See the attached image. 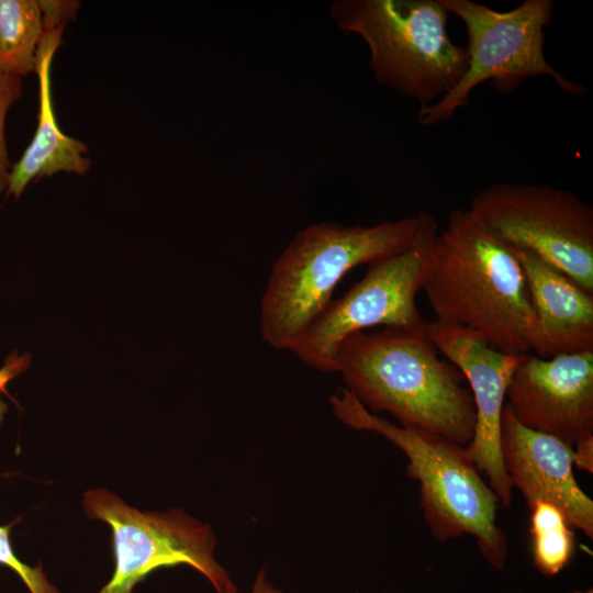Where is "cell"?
Masks as SVG:
<instances>
[{
  "label": "cell",
  "mask_w": 593,
  "mask_h": 593,
  "mask_svg": "<svg viewBox=\"0 0 593 593\" xmlns=\"http://www.w3.org/2000/svg\"><path fill=\"white\" fill-rule=\"evenodd\" d=\"M427 324L347 336L336 350L334 372L370 412H387L399 425L466 446L474 433V402L463 374L429 337Z\"/></svg>",
  "instance_id": "obj_1"
},
{
  "label": "cell",
  "mask_w": 593,
  "mask_h": 593,
  "mask_svg": "<svg viewBox=\"0 0 593 593\" xmlns=\"http://www.w3.org/2000/svg\"><path fill=\"white\" fill-rule=\"evenodd\" d=\"M422 290L436 320L466 327L504 354L532 350L535 314L523 267L467 209L454 210L438 233Z\"/></svg>",
  "instance_id": "obj_2"
},
{
  "label": "cell",
  "mask_w": 593,
  "mask_h": 593,
  "mask_svg": "<svg viewBox=\"0 0 593 593\" xmlns=\"http://www.w3.org/2000/svg\"><path fill=\"white\" fill-rule=\"evenodd\" d=\"M418 224L416 214L369 226L321 222L298 232L273 262L260 300L264 340L291 350L348 271L407 249Z\"/></svg>",
  "instance_id": "obj_3"
},
{
  "label": "cell",
  "mask_w": 593,
  "mask_h": 593,
  "mask_svg": "<svg viewBox=\"0 0 593 593\" xmlns=\"http://www.w3.org/2000/svg\"><path fill=\"white\" fill-rule=\"evenodd\" d=\"M329 404L342 423L357 430L377 433L405 454L407 475L419 484L423 518L437 541L470 535L488 564L497 571L504 569L508 540L496 523L499 502L463 445L391 423L367 410L346 388L333 393Z\"/></svg>",
  "instance_id": "obj_4"
},
{
  "label": "cell",
  "mask_w": 593,
  "mask_h": 593,
  "mask_svg": "<svg viewBox=\"0 0 593 593\" xmlns=\"http://www.w3.org/2000/svg\"><path fill=\"white\" fill-rule=\"evenodd\" d=\"M331 13L367 44L376 80L421 107L448 94L466 72L467 49L450 38L441 0H337Z\"/></svg>",
  "instance_id": "obj_5"
},
{
  "label": "cell",
  "mask_w": 593,
  "mask_h": 593,
  "mask_svg": "<svg viewBox=\"0 0 593 593\" xmlns=\"http://www.w3.org/2000/svg\"><path fill=\"white\" fill-rule=\"evenodd\" d=\"M441 2L448 14L465 25L468 64L463 77L448 94L419 107L421 125L449 120L467 105L472 90L489 80L501 92H511L528 78L546 76L567 93H585L581 83L566 78L545 56V27L553 16L552 0H525L508 11H496L472 0Z\"/></svg>",
  "instance_id": "obj_6"
},
{
  "label": "cell",
  "mask_w": 593,
  "mask_h": 593,
  "mask_svg": "<svg viewBox=\"0 0 593 593\" xmlns=\"http://www.w3.org/2000/svg\"><path fill=\"white\" fill-rule=\"evenodd\" d=\"M490 236L525 251L593 293V206L575 193L529 183H495L467 209Z\"/></svg>",
  "instance_id": "obj_7"
},
{
  "label": "cell",
  "mask_w": 593,
  "mask_h": 593,
  "mask_svg": "<svg viewBox=\"0 0 593 593\" xmlns=\"http://www.w3.org/2000/svg\"><path fill=\"white\" fill-rule=\"evenodd\" d=\"M418 230L404 251L368 265L365 276L342 298L332 300L292 351L307 366L334 372L335 354L349 335L374 326L411 327L425 321L416 305L429 271L438 225L418 212Z\"/></svg>",
  "instance_id": "obj_8"
},
{
  "label": "cell",
  "mask_w": 593,
  "mask_h": 593,
  "mask_svg": "<svg viewBox=\"0 0 593 593\" xmlns=\"http://www.w3.org/2000/svg\"><path fill=\"white\" fill-rule=\"evenodd\" d=\"M82 507L90 519L102 521L112 530L114 572L98 593H133L153 571L177 564L202 573L216 593H237L214 558L216 539L211 526L184 511L142 512L105 489L87 491Z\"/></svg>",
  "instance_id": "obj_9"
},
{
  "label": "cell",
  "mask_w": 593,
  "mask_h": 593,
  "mask_svg": "<svg viewBox=\"0 0 593 593\" xmlns=\"http://www.w3.org/2000/svg\"><path fill=\"white\" fill-rule=\"evenodd\" d=\"M429 337L439 353L463 374L475 406L472 439L465 446L469 459L495 494L499 506L512 504L513 488L501 454V418L505 392L523 355L489 346L477 333L438 320L428 321Z\"/></svg>",
  "instance_id": "obj_10"
},
{
  "label": "cell",
  "mask_w": 593,
  "mask_h": 593,
  "mask_svg": "<svg viewBox=\"0 0 593 593\" xmlns=\"http://www.w3.org/2000/svg\"><path fill=\"white\" fill-rule=\"evenodd\" d=\"M505 405L523 426L569 446L593 435V351L549 359L523 355Z\"/></svg>",
  "instance_id": "obj_11"
},
{
  "label": "cell",
  "mask_w": 593,
  "mask_h": 593,
  "mask_svg": "<svg viewBox=\"0 0 593 593\" xmlns=\"http://www.w3.org/2000/svg\"><path fill=\"white\" fill-rule=\"evenodd\" d=\"M501 454L512 488L528 510L538 501L557 505L573 529L593 538V501L573 473L572 446L519 424L504 404Z\"/></svg>",
  "instance_id": "obj_12"
},
{
  "label": "cell",
  "mask_w": 593,
  "mask_h": 593,
  "mask_svg": "<svg viewBox=\"0 0 593 593\" xmlns=\"http://www.w3.org/2000/svg\"><path fill=\"white\" fill-rule=\"evenodd\" d=\"M514 253L523 267L535 314V356L549 359L593 351V293L536 256Z\"/></svg>",
  "instance_id": "obj_13"
},
{
  "label": "cell",
  "mask_w": 593,
  "mask_h": 593,
  "mask_svg": "<svg viewBox=\"0 0 593 593\" xmlns=\"http://www.w3.org/2000/svg\"><path fill=\"white\" fill-rule=\"evenodd\" d=\"M65 27L45 30L37 51L35 72L40 86V111L34 137L9 175L7 195L15 199L35 179L58 172L86 174L91 159L81 141L61 132L53 108L51 70Z\"/></svg>",
  "instance_id": "obj_14"
},
{
  "label": "cell",
  "mask_w": 593,
  "mask_h": 593,
  "mask_svg": "<svg viewBox=\"0 0 593 593\" xmlns=\"http://www.w3.org/2000/svg\"><path fill=\"white\" fill-rule=\"evenodd\" d=\"M43 35L38 1L0 0V72L22 78L35 71Z\"/></svg>",
  "instance_id": "obj_15"
},
{
  "label": "cell",
  "mask_w": 593,
  "mask_h": 593,
  "mask_svg": "<svg viewBox=\"0 0 593 593\" xmlns=\"http://www.w3.org/2000/svg\"><path fill=\"white\" fill-rule=\"evenodd\" d=\"M530 550L538 572L560 573L574 552V533L564 513L553 503L538 501L530 508Z\"/></svg>",
  "instance_id": "obj_16"
},
{
  "label": "cell",
  "mask_w": 593,
  "mask_h": 593,
  "mask_svg": "<svg viewBox=\"0 0 593 593\" xmlns=\"http://www.w3.org/2000/svg\"><path fill=\"white\" fill-rule=\"evenodd\" d=\"M12 525L0 526V564L14 571L30 593H60L48 580L41 562L31 567L15 556L9 539Z\"/></svg>",
  "instance_id": "obj_17"
},
{
  "label": "cell",
  "mask_w": 593,
  "mask_h": 593,
  "mask_svg": "<svg viewBox=\"0 0 593 593\" xmlns=\"http://www.w3.org/2000/svg\"><path fill=\"white\" fill-rule=\"evenodd\" d=\"M22 78L0 72V194L8 190L11 164L5 142V120L10 108L21 98Z\"/></svg>",
  "instance_id": "obj_18"
},
{
  "label": "cell",
  "mask_w": 593,
  "mask_h": 593,
  "mask_svg": "<svg viewBox=\"0 0 593 593\" xmlns=\"http://www.w3.org/2000/svg\"><path fill=\"white\" fill-rule=\"evenodd\" d=\"M43 14V25L45 30L65 27L69 20H72L79 8V2L75 1H38Z\"/></svg>",
  "instance_id": "obj_19"
},
{
  "label": "cell",
  "mask_w": 593,
  "mask_h": 593,
  "mask_svg": "<svg viewBox=\"0 0 593 593\" xmlns=\"http://www.w3.org/2000/svg\"><path fill=\"white\" fill-rule=\"evenodd\" d=\"M31 358L27 354L18 356L16 353L11 354L4 362V366L0 369V392L5 391L8 382L25 371L30 365ZM8 410V404L0 400V425L3 421L4 414Z\"/></svg>",
  "instance_id": "obj_20"
},
{
  "label": "cell",
  "mask_w": 593,
  "mask_h": 593,
  "mask_svg": "<svg viewBox=\"0 0 593 593\" xmlns=\"http://www.w3.org/2000/svg\"><path fill=\"white\" fill-rule=\"evenodd\" d=\"M573 466L593 473V435L585 436L572 446Z\"/></svg>",
  "instance_id": "obj_21"
},
{
  "label": "cell",
  "mask_w": 593,
  "mask_h": 593,
  "mask_svg": "<svg viewBox=\"0 0 593 593\" xmlns=\"http://www.w3.org/2000/svg\"><path fill=\"white\" fill-rule=\"evenodd\" d=\"M250 593H282V592L276 589L270 582L267 581L266 572L264 569H261L256 575Z\"/></svg>",
  "instance_id": "obj_22"
},
{
  "label": "cell",
  "mask_w": 593,
  "mask_h": 593,
  "mask_svg": "<svg viewBox=\"0 0 593 593\" xmlns=\"http://www.w3.org/2000/svg\"><path fill=\"white\" fill-rule=\"evenodd\" d=\"M568 593H593V589L592 588H586V589H581V590L577 589Z\"/></svg>",
  "instance_id": "obj_23"
}]
</instances>
